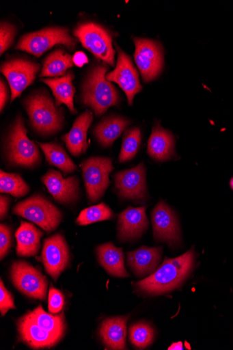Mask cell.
<instances>
[{"mask_svg":"<svg viewBox=\"0 0 233 350\" xmlns=\"http://www.w3.org/2000/svg\"><path fill=\"white\" fill-rule=\"evenodd\" d=\"M17 326L20 340L35 349L55 346L64 337L66 330L64 314H49L42 306L22 317Z\"/></svg>","mask_w":233,"mask_h":350,"instance_id":"6da1fadb","label":"cell"},{"mask_svg":"<svg viewBox=\"0 0 233 350\" xmlns=\"http://www.w3.org/2000/svg\"><path fill=\"white\" fill-rule=\"evenodd\" d=\"M193 249L175 258H166L154 273L137 282L136 288L144 293L159 295L178 288L193 269Z\"/></svg>","mask_w":233,"mask_h":350,"instance_id":"7a4b0ae2","label":"cell"},{"mask_svg":"<svg viewBox=\"0 0 233 350\" xmlns=\"http://www.w3.org/2000/svg\"><path fill=\"white\" fill-rule=\"evenodd\" d=\"M108 70L104 64H97L89 72L82 88V103L91 108L97 117L120 101L117 89L106 79Z\"/></svg>","mask_w":233,"mask_h":350,"instance_id":"3957f363","label":"cell"},{"mask_svg":"<svg viewBox=\"0 0 233 350\" xmlns=\"http://www.w3.org/2000/svg\"><path fill=\"white\" fill-rule=\"evenodd\" d=\"M31 124L42 135H51L61 130L64 118L46 93L40 92L29 95L24 102Z\"/></svg>","mask_w":233,"mask_h":350,"instance_id":"277c9868","label":"cell"},{"mask_svg":"<svg viewBox=\"0 0 233 350\" xmlns=\"http://www.w3.org/2000/svg\"><path fill=\"white\" fill-rule=\"evenodd\" d=\"M9 163L14 166L33 168L41 163V154L36 144L29 139L23 118L18 116L11 127L6 143Z\"/></svg>","mask_w":233,"mask_h":350,"instance_id":"5b68a950","label":"cell"},{"mask_svg":"<svg viewBox=\"0 0 233 350\" xmlns=\"http://www.w3.org/2000/svg\"><path fill=\"white\" fill-rule=\"evenodd\" d=\"M77 43L78 40L70 35L68 28L53 27L23 36L15 49L40 57L57 44L73 51Z\"/></svg>","mask_w":233,"mask_h":350,"instance_id":"8992f818","label":"cell"},{"mask_svg":"<svg viewBox=\"0 0 233 350\" xmlns=\"http://www.w3.org/2000/svg\"><path fill=\"white\" fill-rule=\"evenodd\" d=\"M74 36L97 59L115 66V51L113 36L108 29L95 23H85L77 26Z\"/></svg>","mask_w":233,"mask_h":350,"instance_id":"52a82bcc","label":"cell"},{"mask_svg":"<svg viewBox=\"0 0 233 350\" xmlns=\"http://www.w3.org/2000/svg\"><path fill=\"white\" fill-rule=\"evenodd\" d=\"M13 213L34 222L47 233L55 230L60 224L61 211L40 196H34L17 204Z\"/></svg>","mask_w":233,"mask_h":350,"instance_id":"ba28073f","label":"cell"},{"mask_svg":"<svg viewBox=\"0 0 233 350\" xmlns=\"http://www.w3.org/2000/svg\"><path fill=\"white\" fill-rule=\"evenodd\" d=\"M83 177L89 200L96 202L109 186V174L113 170L111 158L92 157L81 163Z\"/></svg>","mask_w":233,"mask_h":350,"instance_id":"9c48e42d","label":"cell"},{"mask_svg":"<svg viewBox=\"0 0 233 350\" xmlns=\"http://www.w3.org/2000/svg\"><path fill=\"white\" fill-rule=\"evenodd\" d=\"M40 70V64L24 58H14L3 63L1 72L10 85L11 103L34 83Z\"/></svg>","mask_w":233,"mask_h":350,"instance_id":"30bf717a","label":"cell"},{"mask_svg":"<svg viewBox=\"0 0 233 350\" xmlns=\"http://www.w3.org/2000/svg\"><path fill=\"white\" fill-rule=\"evenodd\" d=\"M11 278L15 287L23 295L35 299H46L47 280L39 270L27 262H14L11 269Z\"/></svg>","mask_w":233,"mask_h":350,"instance_id":"8fae6325","label":"cell"},{"mask_svg":"<svg viewBox=\"0 0 233 350\" xmlns=\"http://www.w3.org/2000/svg\"><path fill=\"white\" fill-rule=\"evenodd\" d=\"M135 59L145 82L156 79L162 72L163 52L161 44L155 40L135 38Z\"/></svg>","mask_w":233,"mask_h":350,"instance_id":"7c38bea8","label":"cell"},{"mask_svg":"<svg viewBox=\"0 0 233 350\" xmlns=\"http://www.w3.org/2000/svg\"><path fill=\"white\" fill-rule=\"evenodd\" d=\"M115 47L118 51L116 68L107 74L106 79L110 82L116 83L122 88L126 94L128 105L132 106L135 95L142 90L143 86L140 83L139 72L130 56L116 44Z\"/></svg>","mask_w":233,"mask_h":350,"instance_id":"4fadbf2b","label":"cell"},{"mask_svg":"<svg viewBox=\"0 0 233 350\" xmlns=\"http://www.w3.org/2000/svg\"><path fill=\"white\" fill-rule=\"evenodd\" d=\"M154 236L156 240L165 241L170 246L181 242V233L178 219L172 208L160 202L152 213Z\"/></svg>","mask_w":233,"mask_h":350,"instance_id":"5bb4252c","label":"cell"},{"mask_svg":"<svg viewBox=\"0 0 233 350\" xmlns=\"http://www.w3.org/2000/svg\"><path fill=\"white\" fill-rule=\"evenodd\" d=\"M70 260L69 247L62 235L57 234L44 241L42 262L55 281L68 267Z\"/></svg>","mask_w":233,"mask_h":350,"instance_id":"9a60e30c","label":"cell"},{"mask_svg":"<svg viewBox=\"0 0 233 350\" xmlns=\"http://www.w3.org/2000/svg\"><path fill=\"white\" fill-rule=\"evenodd\" d=\"M114 180L122 198L136 201H143L146 198V169L143 163L135 168L117 173Z\"/></svg>","mask_w":233,"mask_h":350,"instance_id":"2e32d148","label":"cell"},{"mask_svg":"<svg viewBox=\"0 0 233 350\" xmlns=\"http://www.w3.org/2000/svg\"><path fill=\"white\" fill-rule=\"evenodd\" d=\"M42 181L55 201L60 204H70L79 198V180L77 176L64 178L59 172L50 170L43 176Z\"/></svg>","mask_w":233,"mask_h":350,"instance_id":"e0dca14e","label":"cell"},{"mask_svg":"<svg viewBox=\"0 0 233 350\" xmlns=\"http://www.w3.org/2000/svg\"><path fill=\"white\" fill-rule=\"evenodd\" d=\"M146 207H128L118 216V238L129 241L141 237L146 231L149 221Z\"/></svg>","mask_w":233,"mask_h":350,"instance_id":"ac0fdd59","label":"cell"},{"mask_svg":"<svg viewBox=\"0 0 233 350\" xmlns=\"http://www.w3.org/2000/svg\"><path fill=\"white\" fill-rule=\"evenodd\" d=\"M92 121L93 113L87 110L77 118L70 132L61 137V140L72 155L79 157L86 152L89 146L87 135Z\"/></svg>","mask_w":233,"mask_h":350,"instance_id":"d6986e66","label":"cell"},{"mask_svg":"<svg viewBox=\"0 0 233 350\" xmlns=\"http://www.w3.org/2000/svg\"><path fill=\"white\" fill-rule=\"evenodd\" d=\"M162 251V247L142 246L137 250L128 252V265L139 277L152 273L160 262Z\"/></svg>","mask_w":233,"mask_h":350,"instance_id":"ffe728a7","label":"cell"},{"mask_svg":"<svg viewBox=\"0 0 233 350\" xmlns=\"http://www.w3.org/2000/svg\"><path fill=\"white\" fill-rule=\"evenodd\" d=\"M148 153L159 162L170 160L175 155V140L173 135L156 124L148 144Z\"/></svg>","mask_w":233,"mask_h":350,"instance_id":"44dd1931","label":"cell"},{"mask_svg":"<svg viewBox=\"0 0 233 350\" xmlns=\"http://www.w3.org/2000/svg\"><path fill=\"white\" fill-rule=\"evenodd\" d=\"M74 79V75L70 71L62 77L44 79L40 81L46 83L52 90L57 107L65 105L72 113L77 114L78 112L74 105V97L76 92L75 87L73 85Z\"/></svg>","mask_w":233,"mask_h":350,"instance_id":"7402d4cb","label":"cell"},{"mask_svg":"<svg viewBox=\"0 0 233 350\" xmlns=\"http://www.w3.org/2000/svg\"><path fill=\"white\" fill-rule=\"evenodd\" d=\"M44 232L34 225L22 221L16 232V252L20 257L36 256L41 247V239Z\"/></svg>","mask_w":233,"mask_h":350,"instance_id":"603a6c76","label":"cell"},{"mask_svg":"<svg viewBox=\"0 0 233 350\" xmlns=\"http://www.w3.org/2000/svg\"><path fill=\"white\" fill-rule=\"evenodd\" d=\"M96 251L98 262L109 274L120 278L129 276L124 267L122 248L111 242L99 245Z\"/></svg>","mask_w":233,"mask_h":350,"instance_id":"cb8c5ba5","label":"cell"},{"mask_svg":"<svg viewBox=\"0 0 233 350\" xmlns=\"http://www.w3.org/2000/svg\"><path fill=\"white\" fill-rule=\"evenodd\" d=\"M130 124L131 121L121 116H109L96 126L94 131V135L103 146L110 147Z\"/></svg>","mask_w":233,"mask_h":350,"instance_id":"d4e9b609","label":"cell"},{"mask_svg":"<svg viewBox=\"0 0 233 350\" xmlns=\"http://www.w3.org/2000/svg\"><path fill=\"white\" fill-rule=\"evenodd\" d=\"M128 317L109 318L100 329L105 344L112 349H125Z\"/></svg>","mask_w":233,"mask_h":350,"instance_id":"484cf974","label":"cell"},{"mask_svg":"<svg viewBox=\"0 0 233 350\" xmlns=\"http://www.w3.org/2000/svg\"><path fill=\"white\" fill-rule=\"evenodd\" d=\"M74 66L73 56L59 49L44 59L40 77H62L68 74L66 72L70 68Z\"/></svg>","mask_w":233,"mask_h":350,"instance_id":"4316f807","label":"cell"},{"mask_svg":"<svg viewBox=\"0 0 233 350\" xmlns=\"http://www.w3.org/2000/svg\"><path fill=\"white\" fill-rule=\"evenodd\" d=\"M38 144L43 150L47 163L60 170L64 175L74 173L78 170V167L62 146L53 142H38Z\"/></svg>","mask_w":233,"mask_h":350,"instance_id":"83f0119b","label":"cell"},{"mask_svg":"<svg viewBox=\"0 0 233 350\" xmlns=\"http://www.w3.org/2000/svg\"><path fill=\"white\" fill-rule=\"evenodd\" d=\"M29 191V187L19 174L6 173L1 170V174H0L1 193L10 194L19 198L25 196Z\"/></svg>","mask_w":233,"mask_h":350,"instance_id":"f1b7e54d","label":"cell"},{"mask_svg":"<svg viewBox=\"0 0 233 350\" xmlns=\"http://www.w3.org/2000/svg\"><path fill=\"white\" fill-rule=\"evenodd\" d=\"M141 132L138 127H131L123 136V142L119 155L121 163L131 161L137 154L141 144Z\"/></svg>","mask_w":233,"mask_h":350,"instance_id":"f546056e","label":"cell"},{"mask_svg":"<svg viewBox=\"0 0 233 350\" xmlns=\"http://www.w3.org/2000/svg\"><path fill=\"white\" fill-rule=\"evenodd\" d=\"M114 214L105 203L91 206L82 211L77 219V224L85 226L94 222L111 219Z\"/></svg>","mask_w":233,"mask_h":350,"instance_id":"4dcf8cb0","label":"cell"},{"mask_svg":"<svg viewBox=\"0 0 233 350\" xmlns=\"http://www.w3.org/2000/svg\"><path fill=\"white\" fill-rule=\"evenodd\" d=\"M130 340L139 349H145L152 344L154 338V330L146 323H138L129 329Z\"/></svg>","mask_w":233,"mask_h":350,"instance_id":"1f68e13d","label":"cell"},{"mask_svg":"<svg viewBox=\"0 0 233 350\" xmlns=\"http://www.w3.org/2000/svg\"><path fill=\"white\" fill-rule=\"evenodd\" d=\"M17 29L13 24L2 22L0 25V52L3 55L14 44Z\"/></svg>","mask_w":233,"mask_h":350,"instance_id":"d6a6232c","label":"cell"},{"mask_svg":"<svg viewBox=\"0 0 233 350\" xmlns=\"http://www.w3.org/2000/svg\"><path fill=\"white\" fill-rule=\"evenodd\" d=\"M12 230L7 225L0 226V258L3 260L12 247Z\"/></svg>","mask_w":233,"mask_h":350,"instance_id":"836d02e7","label":"cell"},{"mask_svg":"<svg viewBox=\"0 0 233 350\" xmlns=\"http://www.w3.org/2000/svg\"><path fill=\"white\" fill-rule=\"evenodd\" d=\"M15 308L14 298L1 280L0 282V312L4 316L9 310Z\"/></svg>","mask_w":233,"mask_h":350,"instance_id":"e575fe53","label":"cell"},{"mask_svg":"<svg viewBox=\"0 0 233 350\" xmlns=\"http://www.w3.org/2000/svg\"><path fill=\"white\" fill-rule=\"evenodd\" d=\"M64 305V298L60 291L51 287L49 295V310L53 314L59 312Z\"/></svg>","mask_w":233,"mask_h":350,"instance_id":"d590c367","label":"cell"},{"mask_svg":"<svg viewBox=\"0 0 233 350\" xmlns=\"http://www.w3.org/2000/svg\"><path fill=\"white\" fill-rule=\"evenodd\" d=\"M9 99V92L6 83L1 79L0 81V110L3 111Z\"/></svg>","mask_w":233,"mask_h":350,"instance_id":"8d00e7d4","label":"cell"},{"mask_svg":"<svg viewBox=\"0 0 233 350\" xmlns=\"http://www.w3.org/2000/svg\"><path fill=\"white\" fill-rule=\"evenodd\" d=\"M10 203L11 198L10 197H0V217H1V219L7 217Z\"/></svg>","mask_w":233,"mask_h":350,"instance_id":"74e56055","label":"cell"},{"mask_svg":"<svg viewBox=\"0 0 233 350\" xmlns=\"http://www.w3.org/2000/svg\"><path fill=\"white\" fill-rule=\"evenodd\" d=\"M73 60L74 65L79 68H82L89 62L87 55L81 51L75 53V55L73 56Z\"/></svg>","mask_w":233,"mask_h":350,"instance_id":"f35d334b","label":"cell"},{"mask_svg":"<svg viewBox=\"0 0 233 350\" xmlns=\"http://www.w3.org/2000/svg\"><path fill=\"white\" fill-rule=\"evenodd\" d=\"M169 350H182L183 349V344L182 342H174L169 348Z\"/></svg>","mask_w":233,"mask_h":350,"instance_id":"ab89813d","label":"cell"},{"mask_svg":"<svg viewBox=\"0 0 233 350\" xmlns=\"http://www.w3.org/2000/svg\"><path fill=\"white\" fill-rule=\"evenodd\" d=\"M230 185L231 189L233 190V177L231 178V180L230 181Z\"/></svg>","mask_w":233,"mask_h":350,"instance_id":"60d3db41","label":"cell"}]
</instances>
